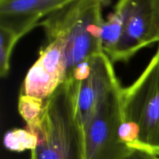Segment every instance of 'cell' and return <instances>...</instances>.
<instances>
[{"label": "cell", "mask_w": 159, "mask_h": 159, "mask_svg": "<svg viewBox=\"0 0 159 159\" xmlns=\"http://www.w3.org/2000/svg\"><path fill=\"white\" fill-rule=\"evenodd\" d=\"M78 90L79 80L67 79L45 101L40 115L26 124V130L37 139L30 159H85Z\"/></svg>", "instance_id": "6da1fadb"}, {"label": "cell", "mask_w": 159, "mask_h": 159, "mask_svg": "<svg viewBox=\"0 0 159 159\" xmlns=\"http://www.w3.org/2000/svg\"><path fill=\"white\" fill-rule=\"evenodd\" d=\"M110 0H75L39 23L48 41L63 40L68 66V79L96 54L103 52L102 32L105 20L102 8Z\"/></svg>", "instance_id": "7a4b0ae2"}, {"label": "cell", "mask_w": 159, "mask_h": 159, "mask_svg": "<svg viewBox=\"0 0 159 159\" xmlns=\"http://www.w3.org/2000/svg\"><path fill=\"white\" fill-rule=\"evenodd\" d=\"M121 139L137 152L159 156V46L140 77L123 89Z\"/></svg>", "instance_id": "3957f363"}, {"label": "cell", "mask_w": 159, "mask_h": 159, "mask_svg": "<svg viewBox=\"0 0 159 159\" xmlns=\"http://www.w3.org/2000/svg\"><path fill=\"white\" fill-rule=\"evenodd\" d=\"M122 93L117 82L83 123L85 159H136L141 154L121 139Z\"/></svg>", "instance_id": "277c9868"}, {"label": "cell", "mask_w": 159, "mask_h": 159, "mask_svg": "<svg viewBox=\"0 0 159 159\" xmlns=\"http://www.w3.org/2000/svg\"><path fill=\"white\" fill-rule=\"evenodd\" d=\"M114 12L122 21V34L110 57L113 63L127 61L143 48L157 43L152 0H118Z\"/></svg>", "instance_id": "5b68a950"}, {"label": "cell", "mask_w": 159, "mask_h": 159, "mask_svg": "<svg viewBox=\"0 0 159 159\" xmlns=\"http://www.w3.org/2000/svg\"><path fill=\"white\" fill-rule=\"evenodd\" d=\"M68 79L65 44L61 39L48 41L25 77L20 96L45 102Z\"/></svg>", "instance_id": "8992f818"}, {"label": "cell", "mask_w": 159, "mask_h": 159, "mask_svg": "<svg viewBox=\"0 0 159 159\" xmlns=\"http://www.w3.org/2000/svg\"><path fill=\"white\" fill-rule=\"evenodd\" d=\"M71 78L79 80L78 107L83 123L93 114L110 89L119 82L113 62L104 52L96 54L79 66Z\"/></svg>", "instance_id": "52a82bcc"}, {"label": "cell", "mask_w": 159, "mask_h": 159, "mask_svg": "<svg viewBox=\"0 0 159 159\" xmlns=\"http://www.w3.org/2000/svg\"><path fill=\"white\" fill-rule=\"evenodd\" d=\"M75 0H0V27L19 38L52 12Z\"/></svg>", "instance_id": "ba28073f"}, {"label": "cell", "mask_w": 159, "mask_h": 159, "mask_svg": "<svg viewBox=\"0 0 159 159\" xmlns=\"http://www.w3.org/2000/svg\"><path fill=\"white\" fill-rule=\"evenodd\" d=\"M122 34V21L116 12H113L104 22L102 32V48L109 57L116 49Z\"/></svg>", "instance_id": "9c48e42d"}, {"label": "cell", "mask_w": 159, "mask_h": 159, "mask_svg": "<svg viewBox=\"0 0 159 159\" xmlns=\"http://www.w3.org/2000/svg\"><path fill=\"white\" fill-rule=\"evenodd\" d=\"M37 139L28 130L13 129L5 134L4 145L8 150L21 152L25 150L32 151L36 147Z\"/></svg>", "instance_id": "30bf717a"}, {"label": "cell", "mask_w": 159, "mask_h": 159, "mask_svg": "<svg viewBox=\"0 0 159 159\" xmlns=\"http://www.w3.org/2000/svg\"><path fill=\"white\" fill-rule=\"evenodd\" d=\"M20 40L14 33L0 27V75L6 77L10 68V59L16 43Z\"/></svg>", "instance_id": "8fae6325"}, {"label": "cell", "mask_w": 159, "mask_h": 159, "mask_svg": "<svg viewBox=\"0 0 159 159\" xmlns=\"http://www.w3.org/2000/svg\"><path fill=\"white\" fill-rule=\"evenodd\" d=\"M44 102L31 99V98L20 96L18 102L19 113L26 124L32 122L40 115Z\"/></svg>", "instance_id": "7c38bea8"}, {"label": "cell", "mask_w": 159, "mask_h": 159, "mask_svg": "<svg viewBox=\"0 0 159 159\" xmlns=\"http://www.w3.org/2000/svg\"><path fill=\"white\" fill-rule=\"evenodd\" d=\"M154 13V24L156 42H159V0H152Z\"/></svg>", "instance_id": "4fadbf2b"}, {"label": "cell", "mask_w": 159, "mask_h": 159, "mask_svg": "<svg viewBox=\"0 0 159 159\" xmlns=\"http://www.w3.org/2000/svg\"><path fill=\"white\" fill-rule=\"evenodd\" d=\"M148 156H150V155H145V154H141V155H140L136 159H145L147 157H148Z\"/></svg>", "instance_id": "5bb4252c"}, {"label": "cell", "mask_w": 159, "mask_h": 159, "mask_svg": "<svg viewBox=\"0 0 159 159\" xmlns=\"http://www.w3.org/2000/svg\"><path fill=\"white\" fill-rule=\"evenodd\" d=\"M145 159H159V156H148Z\"/></svg>", "instance_id": "9a60e30c"}]
</instances>
